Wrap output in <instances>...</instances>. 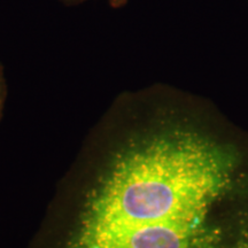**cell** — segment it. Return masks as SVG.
I'll list each match as a JSON object with an SVG mask.
<instances>
[{
  "instance_id": "3957f363",
  "label": "cell",
  "mask_w": 248,
  "mask_h": 248,
  "mask_svg": "<svg viewBox=\"0 0 248 248\" xmlns=\"http://www.w3.org/2000/svg\"><path fill=\"white\" fill-rule=\"evenodd\" d=\"M61 1L67 2V4H76V2L83 1V0H61ZM109 1L111 2V5H114V6H121L125 2V0H109Z\"/></svg>"
},
{
  "instance_id": "7a4b0ae2",
  "label": "cell",
  "mask_w": 248,
  "mask_h": 248,
  "mask_svg": "<svg viewBox=\"0 0 248 248\" xmlns=\"http://www.w3.org/2000/svg\"><path fill=\"white\" fill-rule=\"evenodd\" d=\"M6 94H7V86H6L4 71H2V67L0 64V119H1L2 109H4Z\"/></svg>"
},
{
  "instance_id": "6da1fadb",
  "label": "cell",
  "mask_w": 248,
  "mask_h": 248,
  "mask_svg": "<svg viewBox=\"0 0 248 248\" xmlns=\"http://www.w3.org/2000/svg\"><path fill=\"white\" fill-rule=\"evenodd\" d=\"M229 159L195 137L136 136L93 183L61 248H248L209 216L231 182Z\"/></svg>"
}]
</instances>
